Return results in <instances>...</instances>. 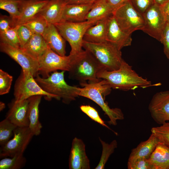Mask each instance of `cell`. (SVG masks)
<instances>
[{"label": "cell", "instance_id": "7c38bea8", "mask_svg": "<svg viewBox=\"0 0 169 169\" xmlns=\"http://www.w3.org/2000/svg\"><path fill=\"white\" fill-rule=\"evenodd\" d=\"M1 52L5 53L17 62L22 69L28 71L35 77L38 74L39 65L38 59L21 48H16L0 42Z\"/></svg>", "mask_w": 169, "mask_h": 169}, {"label": "cell", "instance_id": "83f0119b", "mask_svg": "<svg viewBox=\"0 0 169 169\" xmlns=\"http://www.w3.org/2000/svg\"><path fill=\"white\" fill-rule=\"evenodd\" d=\"M24 24L34 33L42 35L49 24L44 17L39 13Z\"/></svg>", "mask_w": 169, "mask_h": 169}, {"label": "cell", "instance_id": "9a60e30c", "mask_svg": "<svg viewBox=\"0 0 169 169\" xmlns=\"http://www.w3.org/2000/svg\"><path fill=\"white\" fill-rule=\"evenodd\" d=\"M106 40L120 50L131 45L132 41L131 35L121 29L113 15L108 18Z\"/></svg>", "mask_w": 169, "mask_h": 169}, {"label": "cell", "instance_id": "8fae6325", "mask_svg": "<svg viewBox=\"0 0 169 169\" xmlns=\"http://www.w3.org/2000/svg\"><path fill=\"white\" fill-rule=\"evenodd\" d=\"M142 15L145 23L142 30L160 41L167 24L162 7L154 3Z\"/></svg>", "mask_w": 169, "mask_h": 169}, {"label": "cell", "instance_id": "8d00e7d4", "mask_svg": "<svg viewBox=\"0 0 169 169\" xmlns=\"http://www.w3.org/2000/svg\"><path fill=\"white\" fill-rule=\"evenodd\" d=\"M129 1L134 7L142 14L154 3V0H129Z\"/></svg>", "mask_w": 169, "mask_h": 169}, {"label": "cell", "instance_id": "7a4b0ae2", "mask_svg": "<svg viewBox=\"0 0 169 169\" xmlns=\"http://www.w3.org/2000/svg\"><path fill=\"white\" fill-rule=\"evenodd\" d=\"M82 88H78V96L85 97L92 100L99 105L108 116V123L113 125L117 124V120L124 119V115L119 108H111L105 101V97L109 95L112 88L105 79L93 83L80 84Z\"/></svg>", "mask_w": 169, "mask_h": 169}, {"label": "cell", "instance_id": "30bf717a", "mask_svg": "<svg viewBox=\"0 0 169 169\" xmlns=\"http://www.w3.org/2000/svg\"><path fill=\"white\" fill-rule=\"evenodd\" d=\"M71 56H61L53 51L48 46L44 53L38 59V74L46 78L49 73L57 70L68 71L69 70Z\"/></svg>", "mask_w": 169, "mask_h": 169}, {"label": "cell", "instance_id": "e575fe53", "mask_svg": "<svg viewBox=\"0 0 169 169\" xmlns=\"http://www.w3.org/2000/svg\"><path fill=\"white\" fill-rule=\"evenodd\" d=\"M81 110L88 116L93 120L105 127L109 129H111L101 118L97 110L94 107L90 105H82L80 107Z\"/></svg>", "mask_w": 169, "mask_h": 169}, {"label": "cell", "instance_id": "52a82bcc", "mask_svg": "<svg viewBox=\"0 0 169 169\" xmlns=\"http://www.w3.org/2000/svg\"><path fill=\"white\" fill-rule=\"evenodd\" d=\"M34 76L29 72L22 69L14 87V100L17 101L27 99L37 95L44 96L46 99L53 98L60 100L57 95L44 91L36 81Z\"/></svg>", "mask_w": 169, "mask_h": 169}, {"label": "cell", "instance_id": "5bb4252c", "mask_svg": "<svg viewBox=\"0 0 169 169\" xmlns=\"http://www.w3.org/2000/svg\"><path fill=\"white\" fill-rule=\"evenodd\" d=\"M70 169H90V160L87 157L85 145L81 139L75 137L72 141L69 160Z\"/></svg>", "mask_w": 169, "mask_h": 169}, {"label": "cell", "instance_id": "8992f818", "mask_svg": "<svg viewBox=\"0 0 169 169\" xmlns=\"http://www.w3.org/2000/svg\"><path fill=\"white\" fill-rule=\"evenodd\" d=\"M97 21H85L74 22L62 21L54 24L59 32L70 45L71 55L81 52L84 35L87 29Z\"/></svg>", "mask_w": 169, "mask_h": 169}, {"label": "cell", "instance_id": "4fadbf2b", "mask_svg": "<svg viewBox=\"0 0 169 169\" xmlns=\"http://www.w3.org/2000/svg\"><path fill=\"white\" fill-rule=\"evenodd\" d=\"M148 109L156 123L162 125L169 121V91L156 93L150 101Z\"/></svg>", "mask_w": 169, "mask_h": 169}, {"label": "cell", "instance_id": "d4e9b609", "mask_svg": "<svg viewBox=\"0 0 169 169\" xmlns=\"http://www.w3.org/2000/svg\"><path fill=\"white\" fill-rule=\"evenodd\" d=\"M114 9L106 0H97L93 4L86 18V21H97L113 15Z\"/></svg>", "mask_w": 169, "mask_h": 169}, {"label": "cell", "instance_id": "277c9868", "mask_svg": "<svg viewBox=\"0 0 169 169\" xmlns=\"http://www.w3.org/2000/svg\"><path fill=\"white\" fill-rule=\"evenodd\" d=\"M65 71L54 72L46 78L40 77L38 74L35 79L46 92L57 96L63 102L69 104L78 96L79 87L68 84L64 78Z\"/></svg>", "mask_w": 169, "mask_h": 169}, {"label": "cell", "instance_id": "f35d334b", "mask_svg": "<svg viewBox=\"0 0 169 169\" xmlns=\"http://www.w3.org/2000/svg\"><path fill=\"white\" fill-rule=\"evenodd\" d=\"M16 26L14 21L10 16H0V32H5Z\"/></svg>", "mask_w": 169, "mask_h": 169}, {"label": "cell", "instance_id": "ffe728a7", "mask_svg": "<svg viewBox=\"0 0 169 169\" xmlns=\"http://www.w3.org/2000/svg\"><path fill=\"white\" fill-rule=\"evenodd\" d=\"M93 3L66 4L61 22H79L86 21V17Z\"/></svg>", "mask_w": 169, "mask_h": 169}, {"label": "cell", "instance_id": "f546056e", "mask_svg": "<svg viewBox=\"0 0 169 169\" xmlns=\"http://www.w3.org/2000/svg\"><path fill=\"white\" fill-rule=\"evenodd\" d=\"M99 139L102 146V152L100 161L95 169H104L105 164L108 159L117 146V143L116 140H113L109 144L102 141L100 138Z\"/></svg>", "mask_w": 169, "mask_h": 169}, {"label": "cell", "instance_id": "2e32d148", "mask_svg": "<svg viewBox=\"0 0 169 169\" xmlns=\"http://www.w3.org/2000/svg\"><path fill=\"white\" fill-rule=\"evenodd\" d=\"M28 99L17 101L14 99L9 105L6 118L18 127H28Z\"/></svg>", "mask_w": 169, "mask_h": 169}, {"label": "cell", "instance_id": "ba28073f", "mask_svg": "<svg viewBox=\"0 0 169 169\" xmlns=\"http://www.w3.org/2000/svg\"><path fill=\"white\" fill-rule=\"evenodd\" d=\"M113 15L121 29L128 34L131 35L137 30H142L144 27L143 15L134 7L130 1L115 9Z\"/></svg>", "mask_w": 169, "mask_h": 169}, {"label": "cell", "instance_id": "6da1fadb", "mask_svg": "<svg viewBox=\"0 0 169 169\" xmlns=\"http://www.w3.org/2000/svg\"><path fill=\"white\" fill-rule=\"evenodd\" d=\"M97 77L106 80L112 89L124 91L158 84H152L151 81L140 76L124 60L118 69L112 71L101 70L98 73Z\"/></svg>", "mask_w": 169, "mask_h": 169}, {"label": "cell", "instance_id": "7bdbcfd3", "mask_svg": "<svg viewBox=\"0 0 169 169\" xmlns=\"http://www.w3.org/2000/svg\"><path fill=\"white\" fill-rule=\"evenodd\" d=\"M167 23L169 25V2L162 7Z\"/></svg>", "mask_w": 169, "mask_h": 169}, {"label": "cell", "instance_id": "5b68a950", "mask_svg": "<svg viewBox=\"0 0 169 169\" xmlns=\"http://www.w3.org/2000/svg\"><path fill=\"white\" fill-rule=\"evenodd\" d=\"M83 48L91 53L103 69L108 71L118 69L124 60L121 50L107 41L92 43L83 40Z\"/></svg>", "mask_w": 169, "mask_h": 169}, {"label": "cell", "instance_id": "e0dca14e", "mask_svg": "<svg viewBox=\"0 0 169 169\" xmlns=\"http://www.w3.org/2000/svg\"><path fill=\"white\" fill-rule=\"evenodd\" d=\"M159 142L158 138L151 133L147 140L141 142L136 148L131 150L127 166L132 164L140 158L149 159Z\"/></svg>", "mask_w": 169, "mask_h": 169}, {"label": "cell", "instance_id": "f1b7e54d", "mask_svg": "<svg viewBox=\"0 0 169 169\" xmlns=\"http://www.w3.org/2000/svg\"><path fill=\"white\" fill-rule=\"evenodd\" d=\"M18 126L6 118L0 122V145L6 144L13 135V131Z\"/></svg>", "mask_w": 169, "mask_h": 169}, {"label": "cell", "instance_id": "484cf974", "mask_svg": "<svg viewBox=\"0 0 169 169\" xmlns=\"http://www.w3.org/2000/svg\"><path fill=\"white\" fill-rule=\"evenodd\" d=\"M48 46L42 35L34 33L22 48L38 60L46 51Z\"/></svg>", "mask_w": 169, "mask_h": 169}, {"label": "cell", "instance_id": "603a6c76", "mask_svg": "<svg viewBox=\"0 0 169 169\" xmlns=\"http://www.w3.org/2000/svg\"><path fill=\"white\" fill-rule=\"evenodd\" d=\"M109 17L98 21L95 24L89 27L84 35L83 40L92 43H100L107 41Z\"/></svg>", "mask_w": 169, "mask_h": 169}, {"label": "cell", "instance_id": "f6af8a7d", "mask_svg": "<svg viewBox=\"0 0 169 169\" xmlns=\"http://www.w3.org/2000/svg\"><path fill=\"white\" fill-rule=\"evenodd\" d=\"M5 107V104L2 102H0V111L3 110Z\"/></svg>", "mask_w": 169, "mask_h": 169}, {"label": "cell", "instance_id": "ac0fdd59", "mask_svg": "<svg viewBox=\"0 0 169 169\" xmlns=\"http://www.w3.org/2000/svg\"><path fill=\"white\" fill-rule=\"evenodd\" d=\"M47 45L60 56H65V40L54 24H49L42 35Z\"/></svg>", "mask_w": 169, "mask_h": 169}, {"label": "cell", "instance_id": "d590c367", "mask_svg": "<svg viewBox=\"0 0 169 169\" xmlns=\"http://www.w3.org/2000/svg\"><path fill=\"white\" fill-rule=\"evenodd\" d=\"M18 25L17 30V34L21 48H23L34 33L24 24Z\"/></svg>", "mask_w": 169, "mask_h": 169}, {"label": "cell", "instance_id": "60d3db41", "mask_svg": "<svg viewBox=\"0 0 169 169\" xmlns=\"http://www.w3.org/2000/svg\"><path fill=\"white\" fill-rule=\"evenodd\" d=\"M97 0H64L66 4L93 3Z\"/></svg>", "mask_w": 169, "mask_h": 169}, {"label": "cell", "instance_id": "836d02e7", "mask_svg": "<svg viewBox=\"0 0 169 169\" xmlns=\"http://www.w3.org/2000/svg\"><path fill=\"white\" fill-rule=\"evenodd\" d=\"M13 77L7 72L0 69V95L8 93L10 91Z\"/></svg>", "mask_w": 169, "mask_h": 169}, {"label": "cell", "instance_id": "4dcf8cb0", "mask_svg": "<svg viewBox=\"0 0 169 169\" xmlns=\"http://www.w3.org/2000/svg\"><path fill=\"white\" fill-rule=\"evenodd\" d=\"M26 162L23 154L10 158L4 157L0 161V169H20L23 167Z\"/></svg>", "mask_w": 169, "mask_h": 169}, {"label": "cell", "instance_id": "ab89813d", "mask_svg": "<svg viewBox=\"0 0 169 169\" xmlns=\"http://www.w3.org/2000/svg\"><path fill=\"white\" fill-rule=\"evenodd\" d=\"M164 46V52L169 59V25L167 23L162 34L160 41Z\"/></svg>", "mask_w": 169, "mask_h": 169}, {"label": "cell", "instance_id": "4316f807", "mask_svg": "<svg viewBox=\"0 0 169 169\" xmlns=\"http://www.w3.org/2000/svg\"><path fill=\"white\" fill-rule=\"evenodd\" d=\"M24 0H0V8L7 12L16 22L19 18Z\"/></svg>", "mask_w": 169, "mask_h": 169}, {"label": "cell", "instance_id": "b9f144b4", "mask_svg": "<svg viewBox=\"0 0 169 169\" xmlns=\"http://www.w3.org/2000/svg\"><path fill=\"white\" fill-rule=\"evenodd\" d=\"M114 10L129 0H106Z\"/></svg>", "mask_w": 169, "mask_h": 169}, {"label": "cell", "instance_id": "74e56055", "mask_svg": "<svg viewBox=\"0 0 169 169\" xmlns=\"http://www.w3.org/2000/svg\"><path fill=\"white\" fill-rule=\"evenodd\" d=\"M127 166L128 169H154L149 159L146 158L138 159Z\"/></svg>", "mask_w": 169, "mask_h": 169}, {"label": "cell", "instance_id": "cb8c5ba5", "mask_svg": "<svg viewBox=\"0 0 169 169\" xmlns=\"http://www.w3.org/2000/svg\"><path fill=\"white\" fill-rule=\"evenodd\" d=\"M149 160L154 169H169V146L159 142Z\"/></svg>", "mask_w": 169, "mask_h": 169}, {"label": "cell", "instance_id": "1f68e13d", "mask_svg": "<svg viewBox=\"0 0 169 169\" xmlns=\"http://www.w3.org/2000/svg\"><path fill=\"white\" fill-rule=\"evenodd\" d=\"M18 26L17 25L5 32H0V42L15 47L21 48L17 32Z\"/></svg>", "mask_w": 169, "mask_h": 169}, {"label": "cell", "instance_id": "ee69618b", "mask_svg": "<svg viewBox=\"0 0 169 169\" xmlns=\"http://www.w3.org/2000/svg\"><path fill=\"white\" fill-rule=\"evenodd\" d=\"M154 3L161 6L163 7L169 2V0H154Z\"/></svg>", "mask_w": 169, "mask_h": 169}, {"label": "cell", "instance_id": "7402d4cb", "mask_svg": "<svg viewBox=\"0 0 169 169\" xmlns=\"http://www.w3.org/2000/svg\"><path fill=\"white\" fill-rule=\"evenodd\" d=\"M66 4L64 0H49L39 13L49 24H55L62 21L64 9Z\"/></svg>", "mask_w": 169, "mask_h": 169}, {"label": "cell", "instance_id": "d6986e66", "mask_svg": "<svg viewBox=\"0 0 169 169\" xmlns=\"http://www.w3.org/2000/svg\"><path fill=\"white\" fill-rule=\"evenodd\" d=\"M49 0H24L20 15L16 25L23 24L39 14Z\"/></svg>", "mask_w": 169, "mask_h": 169}, {"label": "cell", "instance_id": "d6a6232c", "mask_svg": "<svg viewBox=\"0 0 169 169\" xmlns=\"http://www.w3.org/2000/svg\"><path fill=\"white\" fill-rule=\"evenodd\" d=\"M151 131L160 142L169 146V122H166L160 126L153 127Z\"/></svg>", "mask_w": 169, "mask_h": 169}, {"label": "cell", "instance_id": "3957f363", "mask_svg": "<svg viewBox=\"0 0 169 169\" xmlns=\"http://www.w3.org/2000/svg\"><path fill=\"white\" fill-rule=\"evenodd\" d=\"M71 55L70 68L68 71L70 78L78 81L80 84L85 83L87 80L89 83H96L101 79L97 78V74L101 70L104 69L90 52L84 49Z\"/></svg>", "mask_w": 169, "mask_h": 169}, {"label": "cell", "instance_id": "44dd1931", "mask_svg": "<svg viewBox=\"0 0 169 169\" xmlns=\"http://www.w3.org/2000/svg\"><path fill=\"white\" fill-rule=\"evenodd\" d=\"M42 95H37L28 99V117L29 122V128L33 136L39 135L42 127L39 120V106Z\"/></svg>", "mask_w": 169, "mask_h": 169}, {"label": "cell", "instance_id": "9c48e42d", "mask_svg": "<svg viewBox=\"0 0 169 169\" xmlns=\"http://www.w3.org/2000/svg\"><path fill=\"white\" fill-rule=\"evenodd\" d=\"M13 135V138L1 147L0 158L23 154L34 136L28 127H17L14 131Z\"/></svg>", "mask_w": 169, "mask_h": 169}]
</instances>
